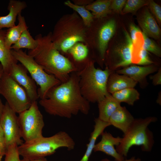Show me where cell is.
I'll return each mask as SVG.
<instances>
[{
    "label": "cell",
    "instance_id": "obj_1",
    "mask_svg": "<svg viewBox=\"0 0 161 161\" xmlns=\"http://www.w3.org/2000/svg\"><path fill=\"white\" fill-rule=\"evenodd\" d=\"M76 72L72 73L66 82L52 89L40 105L48 114L67 118L81 112L87 114L90 103L81 95Z\"/></svg>",
    "mask_w": 161,
    "mask_h": 161
},
{
    "label": "cell",
    "instance_id": "obj_2",
    "mask_svg": "<svg viewBox=\"0 0 161 161\" xmlns=\"http://www.w3.org/2000/svg\"><path fill=\"white\" fill-rule=\"evenodd\" d=\"M51 32L46 35L41 34L35 37L38 42L35 49L29 50L28 54L47 73L52 75L61 83L66 82L70 75L76 72L75 65L68 58L64 56L52 42Z\"/></svg>",
    "mask_w": 161,
    "mask_h": 161
},
{
    "label": "cell",
    "instance_id": "obj_3",
    "mask_svg": "<svg viewBox=\"0 0 161 161\" xmlns=\"http://www.w3.org/2000/svg\"><path fill=\"white\" fill-rule=\"evenodd\" d=\"M80 63V66L76 67V72L80 93L89 103H98L110 94L107 89V83L112 72L107 68L104 70L96 68L94 61L89 58Z\"/></svg>",
    "mask_w": 161,
    "mask_h": 161
},
{
    "label": "cell",
    "instance_id": "obj_4",
    "mask_svg": "<svg viewBox=\"0 0 161 161\" xmlns=\"http://www.w3.org/2000/svg\"><path fill=\"white\" fill-rule=\"evenodd\" d=\"M88 28L75 11L63 16L57 21L51 32V39L61 53L67 54L77 43L87 46Z\"/></svg>",
    "mask_w": 161,
    "mask_h": 161
},
{
    "label": "cell",
    "instance_id": "obj_5",
    "mask_svg": "<svg viewBox=\"0 0 161 161\" xmlns=\"http://www.w3.org/2000/svg\"><path fill=\"white\" fill-rule=\"evenodd\" d=\"M75 145L73 139L66 132L60 131L49 137L43 136L28 142H24L18 146L20 156L30 160L44 158L54 154L62 147L69 150Z\"/></svg>",
    "mask_w": 161,
    "mask_h": 161
},
{
    "label": "cell",
    "instance_id": "obj_6",
    "mask_svg": "<svg viewBox=\"0 0 161 161\" xmlns=\"http://www.w3.org/2000/svg\"><path fill=\"white\" fill-rule=\"evenodd\" d=\"M157 120L156 117L153 116L134 119L126 132L124 134L120 144L116 147L117 151L125 157L127 156L130 148L134 145L141 146L143 151H151L154 141L153 134L148 126Z\"/></svg>",
    "mask_w": 161,
    "mask_h": 161
},
{
    "label": "cell",
    "instance_id": "obj_7",
    "mask_svg": "<svg viewBox=\"0 0 161 161\" xmlns=\"http://www.w3.org/2000/svg\"><path fill=\"white\" fill-rule=\"evenodd\" d=\"M11 51L14 58L25 68L39 86L38 93L40 99L45 98L52 89L61 83L54 76L46 72L31 56L22 49H11Z\"/></svg>",
    "mask_w": 161,
    "mask_h": 161
},
{
    "label": "cell",
    "instance_id": "obj_8",
    "mask_svg": "<svg viewBox=\"0 0 161 161\" xmlns=\"http://www.w3.org/2000/svg\"><path fill=\"white\" fill-rule=\"evenodd\" d=\"M18 114V119L20 135L24 142L43 136L44 123L37 101L33 102L28 109Z\"/></svg>",
    "mask_w": 161,
    "mask_h": 161
},
{
    "label": "cell",
    "instance_id": "obj_9",
    "mask_svg": "<svg viewBox=\"0 0 161 161\" xmlns=\"http://www.w3.org/2000/svg\"><path fill=\"white\" fill-rule=\"evenodd\" d=\"M0 94L16 113L28 109L32 102L25 90L7 73H4L0 85Z\"/></svg>",
    "mask_w": 161,
    "mask_h": 161
},
{
    "label": "cell",
    "instance_id": "obj_10",
    "mask_svg": "<svg viewBox=\"0 0 161 161\" xmlns=\"http://www.w3.org/2000/svg\"><path fill=\"white\" fill-rule=\"evenodd\" d=\"M16 114L6 102L0 118V124L4 133L6 148L13 144L19 146L23 143Z\"/></svg>",
    "mask_w": 161,
    "mask_h": 161
},
{
    "label": "cell",
    "instance_id": "obj_11",
    "mask_svg": "<svg viewBox=\"0 0 161 161\" xmlns=\"http://www.w3.org/2000/svg\"><path fill=\"white\" fill-rule=\"evenodd\" d=\"M124 33L125 42L115 49L109 57V64L106 68L112 72L133 63L134 45L128 32L125 31Z\"/></svg>",
    "mask_w": 161,
    "mask_h": 161
},
{
    "label": "cell",
    "instance_id": "obj_12",
    "mask_svg": "<svg viewBox=\"0 0 161 161\" xmlns=\"http://www.w3.org/2000/svg\"><path fill=\"white\" fill-rule=\"evenodd\" d=\"M27 71L21 64L17 63L12 65L8 74L25 90L32 103L39 97L36 83L28 75Z\"/></svg>",
    "mask_w": 161,
    "mask_h": 161
},
{
    "label": "cell",
    "instance_id": "obj_13",
    "mask_svg": "<svg viewBox=\"0 0 161 161\" xmlns=\"http://www.w3.org/2000/svg\"><path fill=\"white\" fill-rule=\"evenodd\" d=\"M158 69L157 66L153 64L143 66L133 65L117 70L116 72L128 76L137 83H139L140 87L143 88L148 84L147 76L157 72Z\"/></svg>",
    "mask_w": 161,
    "mask_h": 161
},
{
    "label": "cell",
    "instance_id": "obj_14",
    "mask_svg": "<svg viewBox=\"0 0 161 161\" xmlns=\"http://www.w3.org/2000/svg\"><path fill=\"white\" fill-rule=\"evenodd\" d=\"M100 141L95 144L93 151H101L113 157L116 161H123L124 157L119 154L116 151L114 146L118 145L122 140V138L115 137L109 132H103L101 134Z\"/></svg>",
    "mask_w": 161,
    "mask_h": 161
},
{
    "label": "cell",
    "instance_id": "obj_15",
    "mask_svg": "<svg viewBox=\"0 0 161 161\" xmlns=\"http://www.w3.org/2000/svg\"><path fill=\"white\" fill-rule=\"evenodd\" d=\"M134 120L133 116L126 107L121 106L113 113L108 122L125 134Z\"/></svg>",
    "mask_w": 161,
    "mask_h": 161
},
{
    "label": "cell",
    "instance_id": "obj_16",
    "mask_svg": "<svg viewBox=\"0 0 161 161\" xmlns=\"http://www.w3.org/2000/svg\"><path fill=\"white\" fill-rule=\"evenodd\" d=\"M114 20L111 19L104 24L98 33V49L100 57L102 61L104 60L108 43L114 33L116 28Z\"/></svg>",
    "mask_w": 161,
    "mask_h": 161
},
{
    "label": "cell",
    "instance_id": "obj_17",
    "mask_svg": "<svg viewBox=\"0 0 161 161\" xmlns=\"http://www.w3.org/2000/svg\"><path fill=\"white\" fill-rule=\"evenodd\" d=\"M137 83L126 75L112 72L108 79L107 89L109 94H112L125 89L134 88Z\"/></svg>",
    "mask_w": 161,
    "mask_h": 161
},
{
    "label": "cell",
    "instance_id": "obj_18",
    "mask_svg": "<svg viewBox=\"0 0 161 161\" xmlns=\"http://www.w3.org/2000/svg\"><path fill=\"white\" fill-rule=\"evenodd\" d=\"M27 7L26 3L24 1L10 0L7 7L8 14L0 17V30L5 28H9L15 25L16 17Z\"/></svg>",
    "mask_w": 161,
    "mask_h": 161
},
{
    "label": "cell",
    "instance_id": "obj_19",
    "mask_svg": "<svg viewBox=\"0 0 161 161\" xmlns=\"http://www.w3.org/2000/svg\"><path fill=\"white\" fill-rule=\"evenodd\" d=\"M138 24L148 36L159 39L161 30L155 18L148 9H145L138 18Z\"/></svg>",
    "mask_w": 161,
    "mask_h": 161
},
{
    "label": "cell",
    "instance_id": "obj_20",
    "mask_svg": "<svg viewBox=\"0 0 161 161\" xmlns=\"http://www.w3.org/2000/svg\"><path fill=\"white\" fill-rule=\"evenodd\" d=\"M97 103L99 110L98 118L102 121L108 122L113 113L121 106V103L117 100L110 94Z\"/></svg>",
    "mask_w": 161,
    "mask_h": 161
},
{
    "label": "cell",
    "instance_id": "obj_21",
    "mask_svg": "<svg viewBox=\"0 0 161 161\" xmlns=\"http://www.w3.org/2000/svg\"><path fill=\"white\" fill-rule=\"evenodd\" d=\"M6 31L0 30V62L4 72L8 74L13 64L18 61L12 55L11 49L7 47L5 41Z\"/></svg>",
    "mask_w": 161,
    "mask_h": 161
},
{
    "label": "cell",
    "instance_id": "obj_22",
    "mask_svg": "<svg viewBox=\"0 0 161 161\" xmlns=\"http://www.w3.org/2000/svg\"><path fill=\"white\" fill-rule=\"evenodd\" d=\"M95 125L93 131L91 133L89 142L87 145V148L83 156L79 161H88L95 145L96 140L99 136L101 135L107 127L110 126L109 122L100 120L98 118L95 120Z\"/></svg>",
    "mask_w": 161,
    "mask_h": 161
},
{
    "label": "cell",
    "instance_id": "obj_23",
    "mask_svg": "<svg viewBox=\"0 0 161 161\" xmlns=\"http://www.w3.org/2000/svg\"><path fill=\"white\" fill-rule=\"evenodd\" d=\"M18 23L8 28L6 30L5 41L7 47L10 49L11 47L18 40L23 32L28 29L24 17L21 13L18 16Z\"/></svg>",
    "mask_w": 161,
    "mask_h": 161
},
{
    "label": "cell",
    "instance_id": "obj_24",
    "mask_svg": "<svg viewBox=\"0 0 161 161\" xmlns=\"http://www.w3.org/2000/svg\"><path fill=\"white\" fill-rule=\"evenodd\" d=\"M112 0H97L85 6L92 14L95 18H101L106 16L110 13L112 11L110 6Z\"/></svg>",
    "mask_w": 161,
    "mask_h": 161
},
{
    "label": "cell",
    "instance_id": "obj_25",
    "mask_svg": "<svg viewBox=\"0 0 161 161\" xmlns=\"http://www.w3.org/2000/svg\"><path fill=\"white\" fill-rule=\"evenodd\" d=\"M111 95L120 103L125 102L131 106H133L139 99L140 95L138 92L134 88L125 89Z\"/></svg>",
    "mask_w": 161,
    "mask_h": 161
},
{
    "label": "cell",
    "instance_id": "obj_26",
    "mask_svg": "<svg viewBox=\"0 0 161 161\" xmlns=\"http://www.w3.org/2000/svg\"><path fill=\"white\" fill-rule=\"evenodd\" d=\"M38 42L31 35L28 29L24 30L16 42L10 47V49L19 50L26 48L29 50L33 49L36 47Z\"/></svg>",
    "mask_w": 161,
    "mask_h": 161
},
{
    "label": "cell",
    "instance_id": "obj_27",
    "mask_svg": "<svg viewBox=\"0 0 161 161\" xmlns=\"http://www.w3.org/2000/svg\"><path fill=\"white\" fill-rule=\"evenodd\" d=\"M67 53L70 54L75 61L81 63L88 58V46L83 43H77L70 48Z\"/></svg>",
    "mask_w": 161,
    "mask_h": 161
},
{
    "label": "cell",
    "instance_id": "obj_28",
    "mask_svg": "<svg viewBox=\"0 0 161 161\" xmlns=\"http://www.w3.org/2000/svg\"><path fill=\"white\" fill-rule=\"evenodd\" d=\"M64 4L79 14L86 27H90L94 18L92 13L85 8V6L77 5L69 0L65 1Z\"/></svg>",
    "mask_w": 161,
    "mask_h": 161
},
{
    "label": "cell",
    "instance_id": "obj_29",
    "mask_svg": "<svg viewBox=\"0 0 161 161\" xmlns=\"http://www.w3.org/2000/svg\"><path fill=\"white\" fill-rule=\"evenodd\" d=\"M148 1L143 0H128L122 10L121 13H134L142 7L148 4Z\"/></svg>",
    "mask_w": 161,
    "mask_h": 161
},
{
    "label": "cell",
    "instance_id": "obj_30",
    "mask_svg": "<svg viewBox=\"0 0 161 161\" xmlns=\"http://www.w3.org/2000/svg\"><path fill=\"white\" fill-rule=\"evenodd\" d=\"M144 40L143 48L147 51H149L158 57L161 56L160 48L152 40L143 32H142Z\"/></svg>",
    "mask_w": 161,
    "mask_h": 161
},
{
    "label": "cell",
    "instance_id": "obj_31",
    "mask_svg": "<svg viewBox=\"0 0 161 161\" xmlns=\"http://www.w3.org/2000/svg\"><path fill=\"white\" fill-rule=\"evenodd\" d=\"M18 146L14 144L7 148L4 161H21L19 158Z\"/></svg>",
    "mask_w": 161,
    "mask_h": 161
},
{
    "label": "cell",
    "instance_id": "obj_32",
    "mask_svg": "<svg viewBox=\"0 0 161 161\" xmlns=\"http://www.w3.org/2000/svg\"><path fill=\"white\" fill-rule=\"evenodd\" d=\"M137 64L146 66L151 64L154 63L150 59L148 51L143 48V46L139 52L138 55Z\"/></svg>",
    "mask_w": 161,
    "mask_h": 161
},
{
    "label": "cell",
    "instance_id": "obj_33",
    "mask_svg": "<svg viewBox=\"0 0 161 161\" xmlns=\"http://www.w3.org/2000/svg\"><path fill=\"white\" fill-rule=\"evenodd\" d=\"M148 4L150 10L159 24L161 23V7L153 0H150Z\"/></svg>",
    "mask_w": 161,
    "mask_h": 161
},
{
    "label": "cell",
    "instance_id": "obj_34",
    "mask_svg": "<svg viewBox=\"0 0 161 161\" xmlns=\"http://www.w3.org/2000/svg\"><path fill=\"white\" fill-rule=\"evenodd\" d=\"M126 0H112L110 6V9L114 12L121 13L122 10L126 2Z\"/></svg>",
    "mask_w": 161,
    "mask_h": 161
},
{
    "label": "cell",
    "instance_id": "obj_35",
    "mask_svg": "<svg viewBox=\"0 0 161 161\" xmlns=\"http://www.w3.org/2000/svg\"><path fill=\"white\" fill-rule=\"evenodd\" d=\"M130 38L134 46L135 45L137 40V34L141 33L140 30L133 24H131L129 26Z\"/></svg>",
    "mask_w": 161,
    "mask_h": 161
},
{
    "label": "cell",
    "instance_id": "obj_36",
    "mask_svg": "<svg viewBox=\"0 0 161 161\" xmlns=\"http://www.w3.org/2000/svg\"><path fill=\"white\" fill-rule=\"evenodd\" d=\"M157 72L153 75L150 76L153 85L157 86L161 84V68L159 69Z\"/></svg>",
    "mask_w": 161,
    "mask_h": 161
},
{
    "label": "cell",
    "instance_id": "obj_37",
    "mask_svg": "<svg viewBox=\"0 0 161 161\" xmlns=\"http://www.w3.org/2000/svg\"><path fill=\"white\" fill-rule=\"evenodd\" d=\"M6 146V145L4 133L0 124V146Z\"/></svg>",
    "mask_w": 161,
    "mask_h": 161
},
{
    "label": "cell",
    "instance_id": "obj_38",
    "mask_svg": "<svg viewBox=\"0 0 161 161\" xmlns=\"http://www.w3.org/2000/svg\"><path fill=\"white\" fill-rule=\"evenodd\" d=\"M6 150L5 146H0V161H1L3 157L5 156Z\"/></svg>",
    "mask_w": 161,
    "mask_h": 161
},
{
    "label": "cell",
    "instance_id": "obj_39",
    "mask_svg": "<svg viewBox=\"0 0 161 161\" xmlns=\"http://www.w3.org/2000/svg\"><path fill=\"white\" fill-rule=\"evenodd\" d=\"M101 161H110L107 159H104L102 160ZM123 161H141V159L139 158H136L135 157H132L131 158L129 159L124 160Z\"/></svg>",
    "mask_w": 161,
    "mask_h": 161
},
{
    "label": "cell",
    "instance_id": "obj_40",
    "mask_svg": "<svg viewBox=\"0 0 161 161\" xmlns=\"http://www.w3.org/2000/svg\"><path fill=\"white\" fill-rule=\"evenodd\" d=\"M4 106V104H3L1 99L0 98V118L2 114Z\"/></svg>",
    "mask_w": 161,
    "mask_h": 161
},
{
    "label": "cell",
    "instance_id": "obj_41",
    "mask_svg": "<svg viewBox=\"0 0 161 161\" xmlns=\"http://www.w3.org/2000/svg\"><path fill=\"white\" fill-rule=\"evenodd\" d=\"M4 73L2 67L1 65V64H0V85L1 84V79L2 78V77H3V74Z\"/></svg>",
    "mask_w": 161,
    "mask_h": 161
},
{
    "label": "cell",
    "instance_id": "obj_42",
    "mask_svg": "<svg viewBox=\"0 0 161 161\" xmlns=\"http://www.w3.org/2000/svg\"><path fill=\"white\" fill-rule=\"evenodd\" d=\"M157 103L161 105V92L159 93L157 96V99L156 100Z\"/></svg>",
    "mask_w": 161,
    "mask_h": 161
},
{
    "label": "cell",
    "instance_id": "obj_43",
    "mask_svg": "<svg viewBox=\"0 0 161 161\" xmlns=\"http://www.w3.org/2000/svg\"><path fill=\"white\" fill-rule=\"evenodd\" d=\"M30 161H47L46 159L44 158H41L37 160H30Z\"/></svg>",
    "mask_w": 161,
    "mask_h": 161
},
{
    "label": "cell",
    "instance_id": "obj_44",
    "mask_svg": "<svg viewBox=\"0 0 161 161\" xmlns=\"http://www.w3.org/2000/svg\"><path fill=\"white\" fill-rule=\"evenodd\" d=\"M21 161H30L29 160L25 158H23L21 160Z\"/></svg>",
    "mask_w": 161,
    "mask_h": 161
}]
</instances>
